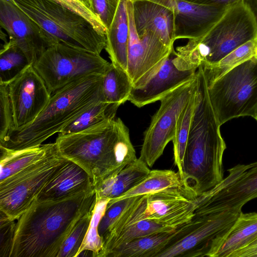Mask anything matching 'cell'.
I'll return each instance as SVG.
<instances>
[{
    "mask_svg": "<svg viewBox=\"0 0 257 257\" xmlns=\"http://www.w3.org/2000/svg\"><path fill=\"white\" fill-rule=\"evenodd\" d=\"M96 202L95 189L57 201H34L17 219L10 257H57L76 223Z\"/></svg>",
    "mask_w": 257,
    "mask_h": 257,
    "instance_id": "obj_1",
    "label": "cell"
},
{
    "mask_svg": "<svg viewBox=\"0 0 257 257\" xmlns=\"http://www.w3.org/2000/svg\"><path fill=\"white\" fill-rule=\"evenodd\" d=\"M197 101L192 119L183 166V180L199 196L223 179V156L226 146L221 124L212 107L203 68L196 72Z\"/></svg>",
    "mask_w": 257,
    "mask_h": 257,
    "instance_id": "obj_2",
    "label": "cell"
},
{
    "mask_svg": "<svg viewBox=\"0 0 257 257\" xmlns=\"http://www.w3.org/2000/svg\"><path fill=\"white\" fill-rule=\"evenodd\" d=\"M55 143L63 157L89 175L94 189L138 159L129 130L120 118L78 133L59 134Z\"/></svg>",
    "mask_w": 257,
    "mask_h": 257,
    "instance_id": "obj_3",
    "label": "cell"
},
{
    "mask_svg": "<svg viewBox=\"0 0 257 257\" xmlns=\"http://www.w3.org/2000/svg\"><path fill=\"white\" fill-rule=\"evenodd\" d=\"M102 74L74 81L51 95L45 108L30 124L12 132L0 146L18 151L38 147L49 137L100 101Z\"/></svg>",
    "mask_w": 257,
    "mask_h": 257,
    "instance_id": "obj_4",
    "label": "cell"
},
{
    "mask_svg": "<svg viewBox=\"0 0 257 257\" xmlns=\"http://www.w3.org/2000/svg\"><path fill=\"white\" fill-rule=\"evenodd\" d=\"M257 38V20L243 0L226 9L203 37L189 40L176 48L174 61L183 70H196L199 66L210 68L229 53Z\"/></svg>",
    "mask_w": 257,
    "mask_h": 257,
    "instance_id": "obj_5",
    "label": "cell"
},
{
    "mask_svg": "<svg viewBox=\"0 0 257 257\" xmlns=\"http://www.w3.org/2000/svg\"><path fill=\"white\" fill-rule=\"evenodd\" d=\"M58 43L100 54L106 36L98 33L86 19L56 0H12Z\"/></svg>",
    "mask_w": 257,
    "mask_h": 257,
    "instance_id": "obj_6",
    "label": "cell"
},
{
    "mask_svg": "<svg viewBox=\"0 0 257 257\" xmlns=\"http://www.w3.org/2000/svg\"><path fill=\"white\" fill-rule=\"evenodd\" d=\"M197 196L186 187L169 188L135 197L111 225L103 240L136 222L149 220L178 227L194 215Z\"/></svg>",
    "mask_w": 257,
    "mask_h": 257,
    "instance_id": "obj_7",
    "label": "cell"
},
{
    "mask_svg": "<svg viewBox=\"0 0 257 257\" xmlns=\"http://www.w3.org/2000/svg\"><path fill=\"white\" fill-rule=\"evenodd\" d=\"M208 91L221 125L240 116L254 118L257 112V55L208 81Z\"/></svg>",
    "mask_w": 257,
    "mask_h": 257,
    "instance_id": "obj_8",
    "label": "cell"
},
{
    "mask_svg": "<svg viewBox=\"0 0 257 257\" xmlns=\"http://www.w3.org/2000/svg\"><path fill=\"white\" fill-rule=\"evenodd\" d=\"M68 161L54 143L43 158L0 181V211L18 219Z\"/></svg>",
    "mask_w": 257,
    "mask_h": 257,
    "instance_id": "obj_9",
    "label": "cell"
},
{
    "mask_svg": "<svg viewBox=\"0 0 257 257\" xmlns=\"http://www.w3.org/2000/svg\"><path fill=\"white\" fill-rule=\"evenodd\" d=\"M241 212L205 213L195 207L191 220L177 228L169 245L157 257H212Z\"/></svg>",
    "mask_w": 257,
    "mask_h": 257,
    "instance_id": "obj_10",
    "label": "cell"
},
{
    "mask_svg": "<svg viewBox=\"0 0 257 257\" xmlns=\"http://www.w3.org/2000/svg\"><path fill=\"white\" fill-rule=\"evenodd\" d=\"M110 64L100 54L59 43L48 47L33 66L53 94L88 75H103Z\"/></svg>",
    "mask_w": 257,
    "mask_h": 257,
    "instance_id": "obj_11",
    "label": "cell"
},
{
    "mask_svg": "<svg viewBox=\"0 0 257 257\" xmlns=\"http://www.w3.org/2000/svg\"><path fill=\"white\" fill-rule=\"evenodd\" d=\"M197 87V78L184 83L165 95L158 110L152 117L144 133L139 159L152 167L172 141L177 121L182 110Z\"/></svg>",
    "mask_w": 257,
    "mask_h": 257,
    "instance_id": "obj_12",
    "label": "cell"
},
{
    "mask_svg": "<svg viewBox=\"0 0 257 257\" xmlns=\"http://www.w3.org/2000/svg\"><path fill=\"white\" fill-rule=\"evenodd\" d=\"M227 172L220 183L197 197L198 205L203 212H241L244 205L257 198V161L238 164Z\"/></svg>",
    "mask_w": 257,
    "mask_h": 257,
    "instance_id": "obj_13",
    "label": "cell"
},
{
    "mask_svg": "<svg viewBox=\"0 0 257 257\" xmlns=\"http://www.w3.org/2000/svg\"><path fill=\"white\" fill-rule=\"evenodd\" d=\"M127 9L129 38L126 72L133 87H138L145 84L158 70L174 46H167L151 32H146L139 37L134 22L132 0H127Z\"/></svg>",
    "mask_w": 257,
    "mask_h": 257,
    "instance_id": "obj_14",
    "label": "cell"
},
{
    "mask_svg": "<svg viewBox=\"0 0 257 257\" xmlns=\"http://www.w3.org/2000/svg\"><path fill=\"white\" fill-rule=\"evenodd\" d=\"M0 25L34 65L45 51L57 42L12 0H0Z\"/></svg>",
    "mask_w": 257,
    "mask_h": 257,
    "instance_id": "obj_15",
    "label": "cell"
},
{
    "mask_svg": "<svg viewBox=\"0 0 257 257\" xmlns=\"http://www.w3.org/2000/svg\"><path fill=\"white\" fill-rule=\"evenodd\" d=\"M8 89L14 117L12 132L31 123L46 106L51 96L33 65L29 66L10 82Z\"/></svg>",
    "mask_w": 257,
    "mask_h": 257,
    "instance_id": "obj_16",
    "label": "cell"
},
{
    "mask_svg": "<svg viewBox=\"0 0 257 257\" xmlns=\"http://www.w3.org/2000/svg\"><path fill=\"white\" fill-rule=\"evenodd\" d=\"M154 1L173 8L175 41L203 37L218 21L228 7L198 4L184 0Z\"/></svg>",
    "mask_w": 257,
    "mask_h": 257,
    "instance_id": "obj_17",
    "label": "cell"
},
{
    "mask_svg": "<svg viewBox=\"0 0 257 257\" xmlns=\"http://www.w3.org/2000/svg\"><path fill=\"white\" fill-rule=\"evenodd\" d=\"M173 49L153 75L143 85L133 87L128 101L138 107L160 100L165 95L196 77V70H183L175 64Z\"/></svg>",
    "mask_w": 257,
    "mask_h": 257,
    "instance_id": "obj_18",
    "label": "cell"
},
{
    "mask_svg": "<svg viewBox=\"0 0 257 257\" xmlns=\"http://www.w3.org/2000/svg\"><path fill=\"white\" fill-rule=\"evenodd\" d=\"M134 22L139 37L146 32L157 35L168 47L174 39V12L173 8L154 0H132Z\"/></svg>",
    "mask_w": 257,
    "mask_h": 257,
    "instance_id": "obj_19",
    "label": "cell"
},
{
    "mask_svg": "<svg viewBox=\"0 0 257 257\" xmlns=\"http://www.w3.org/2000/svg\"><path fill=\"white\" fill-rule=\"evenodd\" d=\"M89 175L79 166L69 161L37 196V203L65 199L94 190Z\"/></svg>",
    "mask_w": 257,
    "mask_h": 257,
    "instance_id": "obj_20",
    "label": "cell"
},
{
    "mask_svg": "<svg viewBox=\"0 0 257 257\" xmlns=\"http://www.w3.org/2000/svg\"><path fill=\"white\" fill-rule=\"evenodd\" d=\"M127 0H119L113 21L106 31L105 50L111 63L126 71L129 38Z\"/></svg>",
    "mask_w": 257,
    "mask_h": 257,
    "instance_id": "obj_21",
    "label": "cell"
},
{
    "mask_svg": "<svg viewBox=\"0 0 257 257\" xmlns=\"http://www.w3.org/2000/svg\"><path fill=\"white\" fill-rule=\"evenodd\" d=\"M150 171L147 164L138 159L117 175L105 180L95 188L96 201L121 196L143 180Z\"/></svg>",
    "mask_w": 257,
    "mask_h": 257,
    "instance_id": "obj_22",
    "label": "cell"
},
{
    "mask_svg": "<svg viewBox=\"0 0 257 257\" xmlns=\"http://www.w3.org/2000/svg\"><path fill=\"white\" fill-rule=\"evenodd\" d=\"M257 239V212H241L217 245L212 257H230Z\"/></svg>",
    "mask_w": 257,
    "mask_h": 257,
    "instance_id": "obj_23",
    "label": "cell"
},
{
    "mask_svg": "<svg viewBox=\"0 0 257 257\" xmlns=\"http://www.w3.org/2000/svg\"><path fill=\"white\" fill-rule=\"evenodd\" d=\"M177 229L135 238L116 248L108 257H157L169 246Z\"/></svg>",
    "mask_w": 257,
    "mask_h": 257,
    "instance_id": "obj_24",
    "label": "cell"
},
{
    "mask_svg": "<svg viewBox=\"0 0 257 257\" xmlns=\"http://www.w3.org/2000/svg\"><path fill=\"white\" fill-rule=\"evenodd\" d=\"M188 188L178 172L171 170H153L143 180L121 196L109 199L111 202L144 195L169 188ZM190 189V188H189Z\"/></svg>",
    "mask_w": 257,
    "mask_h": 257,
    "instance_id": "obj_25",
    "label": "cell"
},
{
    "mask_svg": "<svg viewBox=\"0 0 257 257\" xmlns=\"http://www.w3.org/2000/svg\"><path fill=\"white\" fill-rule=\"evenodd\" d=\"M53 143L22 150L14 151L0 146V181L28 167L43 158Z\"/></svg>",
    "mask_w": 257,
    "mask_h": 257,
    "instance_id": "obj_26",
    "label": "cell"
},
{
    "mask_svg": "<svg viewBox=\"0 0 257 257\" xmlns=\"http://www.w3.org/2000/svg\"><path fill=\"white\" fill-rule=\"evenodd\" d=\"M133 87L127 72L111 63L103 74L101 92L103 101L119 106L128 100Z\"/></svg>",
    "mask_w": 257,
    "mask_h": 257,
    "instance_id": "obj_27",
    "label": "cell"
},
{
    "mask_svg": "<svg viewBox=\"0 0 257 257\" xmlns=\"http://www.w3.org/2000/svg\"><path fill=\"white\" fill-rule=\"evenodd\" d=\"M119 106L100 101L66 125L58 133L61 135L73 134L115 119Z\"/></svg>",
    "mask_w": 257,
    "mask_h": 257,
    "instance_id": "obj_28",
    "label": "cell"
},
{
    "mask_svg": "<svg viewBox=\"0 0 257 257\" xmlns=\"http://www.w3.org/2000/svg\"><path fill=\"white\" fill-rule=\"evenodd\" d=\"M197 87L178 117L174 137L172 140L174 164L182 180L183 159L191 123L197 103Z\"/></svg>",
    "mask_w": 257,
    "mask_h": 257,
    "instance_id": "obj_29",
    "label": "cell"
},
{
    "mask_svg": "<svg viewBox=\"0 0 257 257\" xmlns=\"http://www.w3.org/2000/svg\"><path fill=\"white\" fill-rule=\"evenodd\" d=\"M30 65L18 46L9 41L5 43L0 51V83L9 84Z\"/></svg>",
    "mask_w": 257,
    "mask_h": 257,
    "instance_id": "obj_30",
    "label": "cell"
},
{
    "mask_svg": "<svg viewBox=\"0 0 257 257\" xmlns=\"http://www.w3.org/2000/svg\"><path fill=\"white\" fill-rule=\"evenodd\" d=\"M257 55L256 39L249 41L240 46L224 57L215 65L204 68L208 81H213L232 68Z\"/></svg>",
    "mask_w": 257,
    "mask_h": 257,
    "instance_id": "obj_31",
    "label": "cell"
},
{
    "mask_svg": "<svg viewBox=\"0 0 257 257\" xmlns=\"http://www.w3.org/2000/svg\"><path fill=\"white\" fill-rule=\"evenodd\" d=\"M94 210L79 219L62 246L57 257H77L87 233Z\"/></svg>",
    "mask_w": 257,
    "mask_h": 257,
    "instance_id": "obj_32",
    "label": "cell"
},
{
    "mask_svg": "<svg viewBox=\"0 0 257 257\" xmlns=\"http://www.w3.org/2000/svg\"><path fill=\"white\" fill-rule=\"evenodd\" d=\"M13 128V111L8 84L0 83V143L8 137Z\"/></svg>",
    "mask_w": 257,
    "mask_h": 257,
    "instance_id": "obj_33",
    "label": "cell"
},
{
    "mask_svg": "<svg viewBox=\"0 0 257 257\" xmlns=\"http://www.w3.org/2000/svg\"><path fill=\"white\" fill-rule=\"evenodd\" d=\"M66 8L80 15L93 26L100 34L106 36V29L92 9L83 0H56Z\"/></svg>",
    "mask_w": 257,
    "mask_h": 257,
    "instance_id": "obj_34",
    "label": "cell"
},
{
    "mask_svg": "<svg viewBox=\"0 0 257 257\" xmlns=\"http://www.w3.org/2000/svg\"><path fill=\"white\" fill-rule=\"evenodd\" d=\"M135 198L133 197L114 202L108 201L104 213L98 226V231L102 238L111 225Z\"/></svg>",
    "mask_w": 257,
    "mask_h": 257,
    "instance_id": "obj_35",
    "label": "cell"
},
{
    "mask_svg": "<svg viewBox=\"0 0 257 257\" xmlns=\"http://www.w3.org/2000/svg\"><path fill=\"white\" fill-rule=\"evenodd\" d=\"M15 220L0 211V257H10L16 230Z\"/></svg>",
    "mask_w": 257,
    "mask_h": 257,
    "instance_id": "obj_36",
    "label": "cell"
},
{
    "mask_svg": "<svg viewBox=\"0 0 257 257\" xmlns=\"http://www.w3.org/2000/svg\"><path fill=\"white\" fill-rule=\"evenodd\" d=\"M119 0H91L94 13L108 29L116 14Z\"/></svg>",
    "mask_w": 257,
    "mask_h": 257,
    "instance_id": "obj_37",
    "label": "cell"
},
{
    "mask_svg": "<svg viewBox=\"0 0 257 257\" xmlns=\"http://www.w3.org/2000/svg\"><path fill=\"white\" fill-rule=\"evenodd\" d=\"M230 257H257V239L246 246L233 252Z\"/></svg>",
    "mask_w": 257,
    "mask_h": 257,
    "instance_id": "obj_38",
    "label": "cell"
},
{
    "mask_svg": "<svg viewBox=\"0 0 257 257\" xmlns=\"http://www.w3.org/2000/svg\"><path fill=\"white\" fill-rule=\"evenodd\" d=\"M185 1L193 3L207 5H213L223 7H229L233 4L240 1V0H184Z\"/></svg>",
    "mask_w": 257,
    "mask_h": 257,
    "instance_id": "obj_39",
    "label": "cell"
},
{
    "mask_svg": "<svg viewBox=\"0 0 257 257\" xmlns=\"http://www.w3.org/2000/svg\"><path fill=\"white\" fill-rule=\"evenodd\" d=\"M249 6L257 20V0H243Z\"/></svg>",
    "mask_w": 257,
    "mask_h": 257,
    "instance_id": "obj_40",
    "label": "cell"
},
{
    "mask_svg": "<svg viewBox=\"0 0 257 257\" xmlns=\"http://www.w3.org/2000/svg\"><path fill=\"white\" fill-rule=\"evenodd\" d=\"M83 1H84L85 2V3L87 5H88L89 6V7L92 9L91 6V0H83Z\"/></svg>",
    "mask_w": 257,
    "mask_h": 257,
    "instance_id": "obj_41",
    "label": "cell"
},
{
    "mask_svg": "<svg viewBox=\"0 0 257 257\" xmlns=\"http://www.w3.org/2000/svg\"><path fill=\"white\" fill-rule=\"evenodd\" d=\"M254 118L257 121V112H256V113L255 115V116L254 117Z\"/></svg>",
    "mask_w": 257,
    "mask_h": 257,
    "instance_id": "obj_42",
    "label": "cell"
},
{
    "mask_svg": "<svg viewBox=\"0 0 257 257\" xmlns=\"http://www.w3.org/2000/svg\"><path fill=\"white\" fill-rule=\"evenodd\" d=\"M256 41H257V38H256Z\"/></svg>",
    "mask_w": 257,
    "mask_h": 257,
    "instance_id": "obj_43",
    "label": "cell"
}]
</instances>
